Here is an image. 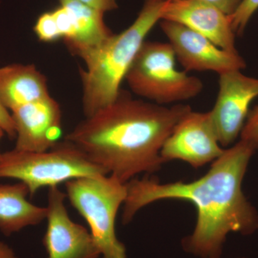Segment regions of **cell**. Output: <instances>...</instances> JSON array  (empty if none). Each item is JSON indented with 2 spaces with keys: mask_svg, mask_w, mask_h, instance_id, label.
I'll return each instance as SVG.
<instances>
[{
  "mask_svg": "<svg viewBox=\"0 0 258 258\" xmlns=\"http://www.w3.org/2000/svg\"><path fill=\"white\" fill-rule=\"evenodd\" d=\"M255 150L239 141L212 162L207 174L191 182L160 183L144 177L126 183L124 225L147 205L164 200L189 202L198 212L192 233L181 241L183 249L200 258H220L231 232L249 235L258 230V212L242 191V181Z\"/></svg>",
  "mask_w": 258,
  "mask_h": 258,
  "instance_id": "obj_1",
  "label": "cell"
},
{
  "mask_svg": "<svg viewBox=\"0 0 258 258\" xmlns=\"http://www.w3.org/2000/svg\"><path fill=\"white\" fill-rule=\"evenodd\" d=\"M189 105L166 107L136 99L121 89L113 103L80 122L67 136L107 174L126 184L160 169L161 150Z\"/></svg>",
  "mask_w": 258,
  "mask_h": 258,
  "instance_id": "obj_2",
  "label": "cell"
},
{
  "mask_svg": "<svg viewBox=\"0 0 258 258\" xmlns=\"http://www.w3.org/2000/svg\"><path fill=\"white\" fill-rule=\"evenodd\" d=\"M165 0H144L134 23L118 34H113L82 60L80 69L83 86V109L91 116L116 99L122 82L146 37L161 20Z\"/></svg>",
  "mask_w": 258,
  "mask_h": 258,
  "instance_id": "obj_3",
  "label": "cell"
},
{
  "mask_svg": "<svg viewBox=\"0 0 258 258\" xmlns=\"http://www.w3.org/2000/svg\"><path fill=\"white\" fill-rule=\"evenodd\" d=\"M66 197L90 227L103 258H127L115 220L127 197L126 184L111 174L83 176L64 183Z\"/></svg>",
  "mask_w": 258,
  "mask_h": 258,
  "instance_id": "obj_4",
  "label": "cell"
},
{
  "mask_svg": "<svg viewBox=\"0 0 258 258\" xmlns=\"http://www.w3.org/2000/svg\"><path fill=\"white\" fill-rule=\"evenodd\" d=\"M101 174H108L66 139L45 152L14 149L0 155V179L19 180L26 185L30 197L42 188L58 186L70 180Z\"/></svg>",
  "mask_w": 258,
  "mask_h": 258,
  "instance_id": "obj_5",
  "label": "cell"
},
{
  "mask_svg": "<svg viewBox=\"0 0 258 258\" xmlns=\"http://www.w3.org/2000/svg\"><path fill=\"white\" fill-rule=\"evenodd\" d=\"M176 60L169 42L146 40L125 81L132 92L160 106L196 98L203 91V81L176 69Z\"/></svg>",
  "mask_w": 258,
  "mask_h": 258,
  "instance_id": "obj_6",
  "label": "cell"
},
{
  "mask_svg": "<svg viewBox=\"0 0 258 258\" xmlns=\"http://www.w3.org/2000/svg\"><path fill=\"white\" fill-rule=\"evenodd\" d=\"M257 97L258 79L240 70L219 75L218 93L210 113L222 147L232 145L240 137L251 103Z\"/></svg>",
  "mask_w": 258,
  "mask_h": 258,
  "instance_id": "obj_7",
  "label": "cell"
},
{
  "mask_svg": "<svg viewBox=\"0 0 258 258\" xmlns=\"http://www.w3.org/2000/svg\"><path fill=\"white\" fill-rule=\"evenodd\" d=\"M224 151L210 111L191 110L176 123L163 145L161 156L164 162L182 161L197 169L213 162Z\"/></svg>",
  "mask_w": 258,
  "mask_h": 258,
  "instance_id": "obj_8",
  "label": "cell"
},
{
  "mask_svg": "<svg viewBox=\"0 0 258 258\" xmlns=\"http://www.w3.org/2000/svg\"><path fill=\"white\" fill-rule=\"evenodd\" d=\"M160 28L186 72L213 71L220 75L245 69V60L238 52L223 50L184 25L161 20Z\"/></svg>",
  "mask_w": 258,
  "mask_h": 258,
  "instance_id": "obj_9",
  "label": "cell"
},
{
  "mask_svg": "<svg viewBox=\"0 0 258 258\" xmlns=\"http://www.w3.org/2000/svg\"><path fill=\"white\" fill-rule=\"evenodd\" d=\"M66 194L58 186L49 188L47 228L43 238L47 258H98L99 249L91 232L71 220Z\"/></svg>",
  "mask_w": 258,
  "mask_h": 258,
  "instance_id": "obj_10",
  "label": "cell"
},
{
  "mask_svg": "<svg viewBox=\"0 0 258 258\" xmlns=\"http://www.w3.org/2000/svg\"><path fill=\"white\" fill-rule=\"evenodd\" d=\"M12 113L16 150L45 152L58 142L62 113L58 103L50 96L18 107Z\"/></svg>",
  "mask_w": 258,
  "mask_h": 258,
  "instance_id": "obj_11",
  "label": "cell"
},
{
  "mask_svg": "<svg viewBox=\"0 0 258 258\" xmlns=\"http://www.w3.org/2000/svg\"><path fill=\"white\" fill-rule=\"evenodd\" d=\"M161 20L181 24L220 48L237 52L230 15L203 0H165Z\"/></svg>",
  "mask_w": 258,
  "mask_h": 258,
  "instance_id": "obj_12",
  "label": "cell"
},
{
  "mask_svg": "<svg viewBox=\"0 0 258 258\" xmlns=\"http://www.w3.org/2000/svg\"><path fill=\"white\" fill-rule=\"evenodd\" d=\"M59 3L69 13V32L63 40L73 55L83 59L113 35L103 20L104 13L74 0Z\"/></svg>",
  "mask_w": 258,
  "mask_h": 258,
  "instance_id": "obj_13",
  "label": "cell"
},
{
  "mask_svg": "<svg viewBox=\"0 0 258 258\" xmlns=\"http://www.w3.org/2000/svg\"><path fill=\"white\" fill-rule=\"evenodd\" d=\"M46 77L34 64L0 68V101L7 109L50 96Z\"/></svg>",
  "mask_w": 258,
  "mask_h": 258,
  "instance_id": "obj_14",
  "label": "cell"
},
{
  "mask_svg": "<svg viewBox=\"0 0 258 258\" xmlns=\"http://www.w3.org/2000/svg\"><path fill=\"white\" fill-rule=\"evenodd\" d=\"M28 188L22 182L0 185V231L11 235L46 219L47 208L28 201Z\"/></svg>",
  "mask_w": 258,
  "mask_h": 258,
  "instance_id": "obj_15",
  "label": "cell"
},
{
  "mask_svg": "<svg viewBox=\"0 0 258 258\" xmlns=\"http://www.w3.org/2000/svg\"><path fill=\"white\" fill-rule=\"evenodd\" d=\"M258 10V0H241L235 11L230 15L232 28L236 35H242L249 20Z\"/></svg>",
  "mask_w": 258,
  "mask_h": 258,
  "instance_id": "obj_16",
  "label": "cell"
},
{
  "mask_svg": "<svg viewBox=\"0 0 258 258\" xmlns=\"http://www.w3.org/2000/svg\"><path fill=\"white\" fill-rule=\"evenodd\" d=\"M34 32L39 40L44 42H52L61 39L55 17L52 11L42 13L37 18Z\"/></svg>",
  "mask_w": 258,
  "mask_h": 258,
  "instance_id": "obj_17",
  "label": "cell"
},
{
  "mask_svg": "<svg viewBox=\"0 0 258 258\" xmlns=\"http://www.w3.org/2000/svg\"><path fill=\"white\" fill-rule=\"evenodd\" d=\"M241 140L258 150V105L250 110L240 134Z\"/></svg>",
  "mask_w": 258,
  "mask_h": 258,
  "instance_id": "obj_18",
  "label": "cell"
},
{
  "mask_svg": "<svg viewBox=\"0 0 258 258\" xmlns=\"http://www.w3.org/2000/svg\"><path fill=\"white\" fill-rule=\"evenodd\" d=\"M0 127L4 130L5 133L8 134L11 139L16 137V132L13 117L8 109L3 106L0 101Z\"/></svg>",
  "mask_w": 258,
  "mask_h": 258,
  "instance_id": "obj_19",
  "label": "cell"
},
{
  "mask_svg": "<svg viewBox=\"0 0 258 258\" xmlns=\"http://www.w3.org/2000/svg\"><path fill=\"white\" fill-rule=\"evenodd\" d=\"M101 13L113 11L118 8V0H74Z\"/></svg>",
  "mask_w": 258,
  "mask_h": 258,
  "instance_id": "obj_20",
  "label": "cell"
},
{
  "mask_svg": "<svg viewBox=\"0 0 258 258\" xmlns=\"http://www.w3.org/2000/svg\"><path fill=\"white\" fill-rule=\"evenodd\" d=\"M222 10L225 14L231 15L240 5L241 0H203Z\"/></svg>",
  "mask_w": 258,
  "mask_h": 258,
  "instance_id": "obj_21",
  "label": "cell"
},
{
  "mask_svg": "<svg viewBox=\"0 0 258 258\" xmlns=\"http://www.w3.org/2000/svg\"><path fill=\"white\" fill-rule=\"evenodd\" d=\"M0 258H18L13 249L8 244L0 242Z\"/></svg>",
  "mask_w": 258,
  "mask_h": 258,
  "instance_id": "obj_22",
  "label": "cell"
},
{
  "mask_svg": "<svg viewBox=\"0 0 258 258\" xmlns=\"http://www.w3.org/2000/svg\"><path fill=\"white\" fill-rule=\"evenodd\" d=\"M5 132L3 128L0 127V141H1L2 138H3V135H4ZM2 152H0V155H1Z\"/></svg>",
  "mask_w": 258,
  "mask_h": 258,
  "instance_id": "obj_23",
  "label": "cell"
},
{
  "mask_svg": "<svg viewBox=\"0 0 258 258\" xmlns=\"http://www.w3.org/2000/svg\"><path fill=\"white\" fill-rule=\"evenodd\" d=\"M240 258H243V257H240Z\"/></svg>",
  "mask_w": 258,
  "mask_h": 258,
  "instance_id": "obj_24",
  "label": "cell"
}]
</instances>
